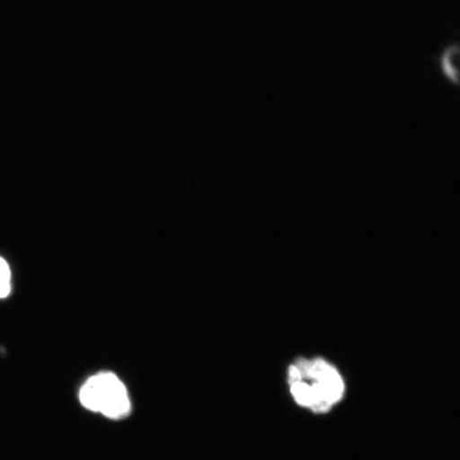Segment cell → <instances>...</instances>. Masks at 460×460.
I'll return each mask as SVG.
<instances>
[{"label": "cell", "instance_id": "cell-1", "mask_svg": "<svg viewBox=\"0 0 460 460\" xmlns=\"http://www.w3.org/2000/svg\"><path fill=\"white\" fill-rule=\"evenodd\" d=\"M288 377L293 399L319 415L332 410L345 393L341 372L323 358L297 359L290 366Z\"/></svg>", "mask_w": 460, "mask_h": 460}, {"label": "cell", "instance_id": "cell-2", "mask_svg": "<svg viewBox=\"0 0 460 460\" xmlns=\"http://www.w3.org/2000/svg\"><path fill=\"white\" fill-rule=\"evenodd\" d=\"M79 400L86 410L109 418H122L130 411L128 390L111 372L90 377L80 389Z\"/></svg>", "mask_w": 460, "mask_h": 460}, {"label": "cell", "instance_id": "cell-3", "mask_svg": "<svg viewBox=\"0 0 460 460\" xmlns=\"http://www.w3.org/2000/svg\"><path fill=\"white\" fill-rule=\"evenodd\" d=\"M11 269L9 263L0 257V298L7 297L11 292Z\"/></svg>", "mask_w": 460, "mask_h": 460}]
</instances>
